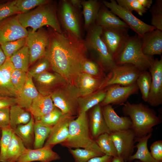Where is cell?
Masks as SVG:
<instances>
[{
	"label": "cell",
	"mask_w": 162,
	"mask_h": 162,
	"mask_svg": "<svg viewBox=\"0 0 162 162\" xmlns=\"http://www.w3.org/2000/svg\"><path fill=\"white\" fill-rule=\"evenodd\" d=\"M48 31L49 40L45 56L55 72L62 76L68 83L75 85L82 73V64L87 58L84 40L68 31L59 33L50 27Z\"/></svg>",
	"instance_id": "obj_1"
},
{
	"label": "cell",
	"mask_w": 162,
	"mask_h": 162,
	"mask_svg": "<svg viewBox=\"0 0 162 162\" xmlns=\"http://www.w3.org/2000/svg\"><path fill=\"white\" fill-rule=\"evenodd\" d=\"M123 105L122 112L131 120V129L135 134V140L152 133L153 127L162 122L161 118L157 116L155 111L146 104L142 103L131 104L127 101Z\"/></svg>",
	"instance_id": "obj_2"
},
{
	"label": "cell",
	"mask_w": 162,
	"mask_h": 162,
	"mask_svg": "<svg viewBox=\"0 0 162 162\" xmlns=\"http://www.w3.org/2000/svg\"><path fill=\"white\" fill-rule=\"evenodd\" d=\"M57 6L56 1L50 0L28 12L18 14L17 16L21 25L26 28L31 27L32 32L47 26L56 31L61 33L62 30L57 15Z\"/></svg>",
	"instance_id": "obj_3"
},
{
	"label": "cell",
	"mask_w": 162,
	"mask_h": 162,
	"mask_svg": "<svg viewBox=\"0 0 162 162\" xmlns=\"http://www.w3.org/2000/svg\"><path fill=\"white\" fill-rule=\"evenodd\" d=\"M86 112L79 113L76 119L70 121L68 136L61 144L69 149L81 148L103 153L91 136Z\"/></svg>",
	"instance_id": "obj_4"
},
{
	"label": "cell",
	"mask_w": 162,
	"mask_h": 162,
	"mask_svg": "<svg viewBox=\"0 0 162 162\" xmlns=\"http://www.w3.org/2000/svg\"><path fill=\"white\" fill-rule=\"evenodd\" d=\"M102 28L96 24L86 31L84 39L87 52L94 56L95 60L104 69L109 71L116 65L101 36Z\"/></svg>",
	"instance_id": "obj_5"
},
{
	"label": "cell",
	"mask_w": 162,
	"mask_h": 162,
	"mask_svg": "<svg viewBox=\"0 0 162 162\" xmlns=\"http://www.w3.org/2000/svg\"><path fill=\"white\" fill-rule=\"evenodd\" d=\"M154 59L153 56L143 53L141 37L136 34L129 36L115 63L117 65L131 64L142 71L149 70Z\"/></svg>",
	"instance_id": "obj_6"
},
{
	"label": "cell",
	"mask_w": 162,
	"mask_h": 162,
	"mask_svg": "<svg viewBox=\"0 0 162 162\" xmlns=\"http://www.w3.org/2000/svg\"><path fill=\"white\" fill-rule=\"evenodd\" d=\"M57 16L63 31L70 32L83 39L82 11L71 4L69 0H60L57 6Z\"/></svg>",
	"instance_id": "obj_7"
},
{
	"label": "cell",
	"mask_w": 162,
	"mask_h": 162,
	"mask_svg": "<svg viewBox=\"0 0 162 162\" xmlns=\"http://www.w3.org/2000/svg\"><path fill=\"white\" fill-rule=\"evenodd\" d=\"M50 96L54 106L63 115L73 117L78 116L79 96L75 85L64 84L55 90Z\"/></svg>",
	"instance_id": "obj_8"
},
{
	"label": "cell",
	"mask_w": 162,
	"mask_h": 162,
	"mask_svg": "<svg viewBox=\"0 0 162 162\" xmlns=\"http://www.w3.org/2000/svg\"><path fill=\"white\" fill-rule=\"evenodd\" d=\"M141 72L131 64L116 65L110 71L107 79L100 90L115 84L122 86L131 85L136 82Z\"/></svg>",
	"instance_id": "obj_9"
},
{
	"label": "cell",
	"mask_w": 162,
	"mask_h": 162,
	"mask_svg": "<svg viewBox=\"0 0 162 162\" xmlns=\"http://www.w3.org/2000/svg\"><path fill=\"white\" fill-rule=\"evenodd\" d=\"M102 2L111 11L121 19L129 28L141 38L146 32L156 29L136 17L132 12L119 5L115 0H110V2L102 0Z\"/></svg>",
	"instance_id": "obj_10"
},
{
	"label": "cell",
	"mask_w": 162,
	"mask_h": 162,
	"mask_svg": "<svg viewBox=\"0 0 162 162\" xmlns=\"http://www.w3.org/2000/svg\"><path fill=\"white\" fill-rule=\"evenodd\" d=\"M129 28H102V38L115 62L129 37Z\"/></svg>",
	"instance_id": "obj_11"
},
{
	"label": "cell",
	"mask_w": 162,
	"mask_h": 162,
	"mask_svg": "<svg viewBox=\"0 0 162 162\" xmlns=\"http://www.w3.org/2000/svg\"><path fill=\"white\" fill-rule=\"evenodd\" d=\"M26 39V44L30 54L29 64H31L45 56L49 40V32L43 27L34 32L29 31Z\"/></svg>",
	"instance_id": "obj_12"
},
{
	"label": "cell",
	"mask_w": 162,
	"mask_h": 162,
	"mask_svg": "<svg viewBox=\"0 0 162 162\" xmlns=\"http://www.w3.org/2000/svg\"><path fill=\"white\" fill-rule=\"evenodd\" d=\"M116 147L118 156L126 162L134 152L136 142L135 134L131 129L110 134Z\"/></svg>",
	"instance_id": "obj_13"
},
{
	"label": "cell",
	"mask_w": 162,
	"mask_h": 162,
	"mask_svg": "<svg viewBox=\"0 0 162 162\" xmlns=\"http://www.w3.org/2000/svg\"><path fill=\"white\" fill-rule=\"evenodd\" d=\"M28 31L20 23L17 15L0 21V44L26 38Z\"/></svg>",
	"instance_id": "obj_14"
},
{
	"label": "cell",
	"mask_w": 162,
	"mask_h": 162,
	"mask_svg": "<svg viewBox=\"0 0 162 162\" xmlns=\"http://www.w3.org/2000/svg\"><path fill=\"white\" fill-rule=\"evenodd\" d=\"M105 98L100 104L101 106L108 104L123 105L131 95L138 94L139 89L136 83L128 86L118 84L106 88Z\"/></svg>",
	"instance_id": "obj_15"
},
{
	"label": "cell",
	"mask_w": 162,
	"mask_h": 162,
	"mask_svg": "<svg viewBox=\"0 0 162 162\" xmlns=\"http://www.w3.org/2000/svg\"><path fill=\"white\" fill-rule=\"evenodd\" d=\"M152 77L151 89L147 102L157 107L162 104V57L158 58L149 70Z\"/></svg>",
	"instance_id": "obj_16"
},
{
	"label": "cell",
	"mask_w": 162,
	"mask_h": 162,
	"mask_svg": "<svg viewBox=\"0 0 162 162\" xmlns=\"http://www.w3.org/2000/svg\"><path fill=\"white\" fill-rule=\"evenodd\" d=\"M32 80L38 92L44 95H50L56 89L67 83L59 74L48 71L34 76Z\"/></svg>",
	"instance_id": "obj_17"
},
{
	"label": "cell",
	"mask_w": 162,
	"mask_h": 162,
	"mask_svg": "<svg viewBox=\"0 0 162 162\" xmlns=\"http://www.w3.org/2000/svg\"><path fill=\"white\" fill-rule=\"evenodd\" d=\"M101 109L105 123L111 133L131 129L132 123L130 117L119 116L112 105L101 106Z\"/></svg>",
	"instance_id": "obj_18"
},
{
	"label": "cell",
	"mask_w": 162,
	"mask_h": 162,
	"mask_svg": "<svg viewBox=\"0 0 162 162\" xmlns=\"http://www.w3.org/2000/svg\"><path fill=\"white\" fill-rule=\"evenodd\" d=\"M52 146H44L42 148L34 149L27 148L26 151L18 159L16 162H31L39 161L40 162H50L58 160L59 155L54 152Z\"/></svg>",
	"instance_id": "obj_19"
},
{
	"label": "cell",
	"mask_w": 162,
	"mask_h": 162,
	"mask_svg": "<svg viewBox=\"0 0 162 162\" xmlns=\"http://www.w3.org/2000/svg\"><path fill=\"white\" fill-rule=\"evenodd\" d=\"M107 78V77H96L82 72L78 77L75 85L79 97L86 96L100 90Z\"/></svg>",
	"instance_id": "obj_20"
},
{
	"label": "cell",
	"mask_w": 162,
	"mask_h": 162,
	"mask_svg": "<svg viewBox=\"0 0 162 162\" xmlns=\"http://www.w3.org/2000/svg\"><path fill=\"white\" fill-rule=\"evenodd\" d=\"M141 38L142 48L146 55L161 56L162 53V31L155 29L145 33Z\"/></svg>",
	"instance_id": "obj_21"
},
{
	"label": "cell",
	"mask_w": 162,
	"mask_h": 162,
	"mask_svg": "<svg viewBox=\"0 0 162 162\" xmlns=\"http://www.w3.org/2000/svg\"><path fill=\"white\" fill-rule=\"evenodd\" d=\"M75 117L63 115L58 122L52 128L44 146H52L64 141L69 134V127Z\"/></svg>",
	"instance_id": "obj_22"
},
{
	"label": "cell",
	"mask_w": 162,
	"mask_h": 162,
	"mask_svg": "<svg viewBox=\"0 0 162 162\" xmlns=\"http://www.w3.org/2000/svg\"><path fill=\"white\" fill-rule=\"evenodd\" d=\"M88 122L90 134L94 140L103 134L111 133L105 123L100 104L93 107Z\"/></svg>",
	"instance_id": "obj_23"
},
{
	"label": "cell",
	"mask_w": 162,
	"mask_h": 162,
	"mask_svg": "<svg viewBox=\"0 0 162 162\" xmlns=\"http://www.w3.org/2000/svg\"><path fill=\"white\" fill-rule=\"evenodd\" d=\"M55 107L50 95H44L39 93L33 100L28 110L35 120H38Z\"/></svg>",
	"instance_id": "obj_24"
},
{
	"label": "cell",
	"mask_w": 162,
	"mask_h": 162,
	"mask_svg": "<svg viewBox=\"0 0 162 162\" xmlns=\"http://www.w3.org/2000/svg\"><path fill=\"white\" fill-rule=\"evenodd\" d=\"M95 24L102 28H129V26L102 3Z\"/></svg>",
	"instance_id": "obj_25"
},
{
	"label": "cell",
	"mask_w": 162,
	"mask_h": 162,
	"mask_svg": "<svg viewBox=\"0 0 162 162\" xmlns=\"http://www.w3.org/2000/svg\"><path fill=\"white\" fill-rule=\"evenodd\" d=\"M102 4L99 0H82V13L84 17L83 28L86 31L91 26L95 24L98 15Z\"/></svg>",
	"instance_id": "obj_26"
},
{
	"label": "cell",
	"mask_w": 162,
	"mask_h": 162,
	"mask_svg": "<svg viewBox=\"0 0 162 162\" xmlns=\"http://www.w3.org/2000/svg\"><path fill=\"white\" fill-rule=\"evenodd\" d=\"M26 83L16 98V104L28 110L33 100L39 94L33 82L32 76L28 73Z\"/></svg>",
	"instance_id": "obj_27"
},
{
	"label": "cell",
	"mask_w": 162,
	"mask_h": 162,
	"mask_svg": "<svg viewBox=\"0 0 162 162\" xmlns=\"http://www.w3.org/2000/svg\"><path fill=\"white\" fill-rule=\"evenodd\" d=\"M152 136V133H150L141 138L135 140L136 142H138L135 146L137 150L129 158L128 161L130 162L136 159L142 162H159L153 158L148 149V141Z\"/></svg>",
	"instance_id": "obj_28"
},
{
	"label": "cell",
	"mask_w": 162,
	"mask_h": 162,
	"mask_svg": "<svg viewBox=\"0 0 162 162\" xmlns=\"http://www.w3.org/2000/svg\"><path fill=\"white\" fill-rule=\"evenodd\" d=\"M106 89H102L78 99L79 113L86 112L90 109L100 104L104 99Z\"/></svg>",
	"instance_id": "obj_29"
},
{
	"label": "cell",
	"mask_w": 162,
	"mask_h": 162,
	"mask_svg": "<svg viewBox=\"0 0 162 162\" xmlns=\"http://www.w3.org/2000/svg\"><path fill=\"white\" fill-rule=\"evenodd\" d=\"M27 149L22 140L13 131L7 150L6 162H16Z\"/></svg>",
	"instance_id": "obj_30"
},
{
	"label": "cell",
	"mask_w": 162,
	"mask_h": 162,
	"mask_svg": "<svg viewBox=\"0 0 162 162\" xmlns=\"http://www.w3.org/2000/svg\"><path fill=\"white\" fill-rule=\"evenodd\" d=\"M31 117L23 108L18 104L13 105L10 108V127L13 130L19 125L26 124Z\"/></svg>",
	"instance_id": "obj_31"
},
{
	"label": "cell",
	"mask_w": 162,
	"mask_h": 162,
	"mask_svg": "<svg viewBox=\"0 0 162 162\" xmlns=\"http://www.w3.org/2000/svg\"><path fill=\"white\" fill-rule=\"evenodd\" d=\"M116 1L122 7L131 12L135 11L140 16L147 12L153 2L152 0H116Z\"/></svg>",
	"instance_id": "obj_32"
},
{
	"label": "cell",
	"mask_w": 162,
	"mask_h": 162,
	"mask_svg": "<svg viewBox=\"0 0 162 162\" xmlns=\"http://www.w3.org/2000/svg\"><path fill=\"white\" fill-rule=\"evenodd\" d=\"M10 58L15 69L28 72L30 54L28 48L26 44L13 54Z\"/></svg>",
	"instance_id": "obj_33"
},
{
	"label": "cell",
	"mask_w": 162,
	"mask_h": 162,
	"mask_svg": "<svg viewBox=\"0 0 162 162\" xmlns=\"http://www.w3.org/2000/svg\"><path fill=\"white\" fill-rule=\"evenodd\" d=\"M52 127L35 120L34 124V148L35 149L42 148L44 142L48 137Z\"/></svg>",
	"instance_id": "obj_34"
},
{
	"label": "cell",
	"mask_w": 162,
	"mask_h": 162,
	"mask_svg": "<svg viewBox=\"0 0 162 162\" xmlns=\"http://www.w3.org/2000/svg\"><path fill=\"white\" fill-rule=\"evenodd\" d=\"M34 122V118L32 116L27 123L19 125L13 130V132L26 145H30L33 141Z\"/></svg>",
	"instance_id": "obj_35"
},
{
	"label": "cell",
	"mask_w": 162,
	"mask_h": 162,
	"mask_svg": "<svg viewBox=\"0 0 162 162\" xmlns=\"http://www.w3.org/2000/svg\"><path fill=\"white\" fill-rule=\"evenodd\" d=\"M95 141L105 155L112 157L118 156L117 150L110 134L105 133L101 134Z\"/></svg>",
	"instance_id": "obj_36"
},
{
	"label": "cell",
	"mask_w": 162,
	"mask_h": 162,
	"mask_svg": "<svg viewBox=\"0 0 162 162\" xmlns=\"http://www.w3.org/2000/svg\"><path fill=\"white\" fill-rule=\"evenodd\" d=\"M152 81L151 74L149 71H141L136 81L140 90L143 100L147 102L151 89Z\"/></svg>",
	"instance_id": "obj_37"
},
{
	"label": "cell",
	"mask_w": 162,
	"mask_h": 162,
	"mask_svg": "<svg viewBox=\"0 0 162 162\" xmlns=\"http://www.w3.org/2000/svg\"><path fill=\"white\" fill-rule=\"evenodd\" d=\"M68 151L72 155L74 162H87L93 158L105 155L103 153L84 148H76L74 149L69 148Z\"/></svg>",
	"instance_id": "obj_38"
},
{
	"label": "cell",
	"mask_w": 162,
	"mask_h": 162,
	"mask_svg": "<svg viewBox=\"0 0 162 162\" xmlns=\"http://www.w3.org/2000/svg\"><path fill=\"white\" fill-rule=\"evenodd\" d=\"M150 8L151 25L162 31V0H156Z\"/></svg>",
	"instance_id": "obj_39"
},
{
	"label": "cell",
	"mask_w": 162,
	"mask_h": 162,
	"mask_svg": "<svg viewBox=\"0 0 162 162\" xmlns=\"http://www.w3.org/2000/svg\"><path fill=\"white\" fill-rule=\"evenodd\" d=\"M27 76V72L21 70L16 69L11 75L10 81L16 90L18 96L26 83Z\"/></svg>",
	"instance_id": "obj_40"
},
{
	"label": "cell",
	"mask_w": 162,
	"mask_h": 162,
	"mask_svg": "<svg viewBox=\"0 0 162 162\" xmlns=\"http://www.w3.org/2000/svg\"><path fill=\"white\" fill-rule=\"evenodd\" d=\"M103 70L104 69L97 62L87 58L83 61L82 65V72L95 77L104 78Z\"/></svg>",
	"instance_id": "obj_41"
},
{
	"label": "cell",
	"mask_w": 162,
	"mask_h": 162,
	"mask_svg": "<svg viewBox=\"0 0 162 162\" xmlns=\"http://www.w3.org/2000/svg\"><path fill=\"white\" fill-rule=\"evenodd\" d=\"M18 96L11 82L6 78L0 70V97L16 98Z\"/></svg>",
	"instance_id": "obj_42"
},
{
	"label": "cell",
	"mask_w": 162,
	"mask_h": 162,
	"mask_svg": "<svg viewBox=\"0 0 162 162\" xmlns=\"http://www.w3.org/2000/svg\"><path fill=\"white\" fill-rule=\"evenodd\" d=\"M26 44V38L7 42L0 44L1 47L7 58H10L13 54Z\"/></svg>",
	"instance_id": "obj_43"
},
{
	"label": "cell",
	"mask_w": 162,
	"mask_h": 162,
	"mask_svg": "<svg viewBox=\"0 0 162 162\" xmlns=\"http://www.w3.org/2000/svg\"><path fill=\"white\" fill-rule=\"evenodd\" d=\"M2 129V138L0 142V162H6L7 150L13 130L10 128Z\"/></svg>",
	"instance_id": "obj_44"
},
{
	"label": "cell",
	"mask_w": 162,
	"mask_h": 162,
	"mask_svg": "<svg viewBox=\"0 0 162 162\" xmlns=\"http://www.w3.org/2000/svg\"><path fill=\"white\" fill-rule=\"evenodd\" d=\"M50 0H16V5L20 13L28 12L31 9L45 4Z\"/></svg>",
	"instance_id": "obj_45"
},
{
	"label": "cell",
	"mask_w": 162,
	"mask_h": 162,
	"mask_svg": "<svg viewBox=\"0 0 162 162\" xmlns=\"http://www.w3.org/2000/svg\"><path fill=\"white\" fill-rule=\"evenodd\" d=\"M35 62L28 72L32 77L47 71L49 69L51 68L50 63L45 56L40 58Z\"/></svg>",
	"instance_id": "obj_46"
},
{
	"label": "cell",
	"mask_w": 162,
	"mask_h": 162,
	"mask_svg": "<svg viewBox=\"0 0 162 162\" xmlns=\"http://www.w3.org/2000/svg\"><path fill=\"white\" fill-rule=\"evenodd\" d=\"M19 14L16 5V0L0 4V21Z\"/></svg>",
	"instance_id": "obj_47"
},
{
	"label": "cell",
	"mask_w": 162,
	"mask_h": 162,
	"mask_svg": "<svg viewBox=\"0 0 162 162\" xmlns=\"http://www.w3.org/2000/svg\"><path fill=\"white\" fill-rule=\"evenodd\" d=\"M63 115L61 111L55 106L51 111L42 116L38 121L52 127L58 122Z\"/></svg>",
	"instance_id": "obj_48"
},
{
	"label": "cell",
	"mask_w": 162,
	"mask_h": 162,
	"mask_svg": "<svg viewBox=\"0 0 162 162\" xmlns=\"http://www.w3.org/2000/svg\"><path fill=\"white\" fill-rule=\"evenodd\" d=\"M150 149L152 157L156 160L162 162V141H156L151 145Z\"/></svg>",
	"instance_id": "obj_49"
},
{
	"label": "cell",
	"mask_w": 162,
	"mask_h": 162,
	"mask_svg": "<svg viewBox=\"0 0 162 162\" xmlns=\"http://www.w3.org/2000/svg\"><path fill=\"white\" fill-rule=\"evenodd\" d=\"M0 128L2 129L10 128L9 107L0 109Z\"/></svg>",
	"instance_id": "obj_50"
},
{
	"label": "cell",
	"mask_w": 162,
	"mask_h": 162,
	"mask_svg": "<svg viewBox=\"0 0 162 162\" xmlns=\"http://www.w3.org/2000/svg\"><path fill=\"white\" fill-rule=\"evenodd\" d=\"M15 69L10 58H7L4 63L0 67V70L6 78L10 81L11 75Z\"/></svg>",
	"instance_id": "obj_51"
},
{
	"label": "cell",
	"mask_w": 162,
	"mask_h": 162,
	"mask_svg": "<svg viewBox=\"0 0 162 162\" xmlns=\"http://www.w3.org/2000/svg\"><path fill=\"white\" fill-rule=\"evenodd\" d=\"M16 104V98L0 97V109L9 107Z\"/></svg>",
	"instance_id": "obj_52"
},
{
	"label": "cell",
	"mask_w": 162,
	"mask_h": 162,
	"mask_svg": "<svg viewBox=\"0 0 162 162\" xmlns=\"http://www.w3.org/2000/svg\"><path fill=\"white\" fill-rule=\"evenodd\" d=\"M113 157L104 155L93 158L87 162H112Z\"/></svg>",
	"instance_id": "obj_53"
},
{
	"label": "cell",
	"mask_w": 162,
	"mask_h": 162,
	"mask_svg": "<svg viewBox=\"0 0 162 162\" xmlns=\"http://www.w3.org/2000/svg\"><path fill=\"white\" fill-rule=\"evenodd\" d=\"M69 1L74 7L80 9L82 8V0H69Z\"/></svg>",
	"instance_id": "obj_54"
},
{
	"label": "cell",
	"mask_w": 162,
	"mask_h": 162,
	"mask_svg": "<svg viewBox=\"0 0 162 162\" xmlns=\"http://www.w3.org/2000/svg\"><path fill=\"white\" fill-rule=\"evenodd\" d=\"M7 57L0 46V67L5 62Z\"/></svg>",
	"instance_id": "obj_55"
},
{
	"label": "cell",
	"mask_w": 162,
	"mask_h": 162,
	"mask_svg": "<svg viewBox=\"0 0 162 162\" xmlns=\"http://www.w3.org/2000/svg\"><path fill=\"white\" fill-rule=\"evenodd\" d=\"M112 162H125L124 160L118 156L113 157Z\"/></svg>",
	"instance_id": "obj_56"
},
{
	"label": "cell",
	"mask_w": 162,
	"mask_h": 162,
	"mask_svg": "<svg viewBox=\"0 0 162 162\" xmlns=\"http://www.w3.org/2000/svg\"><path fill=\"white\" fill-rule=\"evenodd\" d=\"M134 162H142L141 161H140V160H135Z\"/></svg>",
	"instance_id": "obj_57"
}]
</instances>
